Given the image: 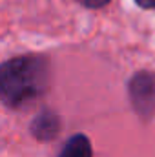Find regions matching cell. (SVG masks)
I'll return each mask as SVG.
<instances>
[{"mask_svg":"<svg viewBox=\"0 0 155 157\" xmlns=\"http://www.w3.org/2000/svg\"><path fill=\"white\" fill-rule=\"evenodd\" d=\"M130 102L142 119H150L155 113V73L139 71L128 82Z\"/></svg>","mask_w":155,"mask_h":157,"instance_id":"2","label":"cell"},{"mask_svg":"<svg viewBox=\"0 0 155 157\" xmlns=\"http://www.w3.org/2000/svg\"><path fill=\"white\" fill-rule=\"evenodd\" d=\"M59 157H93L89 139L86 135H82V133H77V135L70 137L66 141V144L62 146Z\"/></svg>","mask_w":155,"mask_h":157,"instance_id":"4","label":"cell"},{"mask_svg":"<svg viewBox=\"0 0 155 157\" xmlns=\"http://www.w3.org/2000/svg\"><path fill=\"white\" fill-rule=\"evenodd\" d=\"M135 4L142 9H155V0H135Z\"/></svg>","mask_w":155,"mask_h":157,"instance_id":"6","label":"cell"},{"mask_svg":"<svg viewBox=\"0 0 155 157\" xmlns=\"http://www.w3.org/2000/svg\"><path fill=\"white\" fill-rule=\"evenodd\" d=\"M60 130V121L57 117L55 112L51 110H44L35 117L31 124V133L39 139V141H49L53 139Z\"/></svg>","mask_w":155,"mask_h":157,"instance_id":"3","label":"cell"},{"mask_svg":"<svg viewBox=\"0 0 155 157\" xmlns=\"http://www.w3.org/2000/svg\"><path fill=\"white\" fill-rule=\"evenodd\" d=\"M49 60L44 55H20L2 64L0 95L9 108H24L47 91Z\"/></svg>","mask_w":155,"mask_h":157,"instance_id":"1","label":"cell"},{"mask_svg":"<svg viewBox=\"0 0 155 157\" xmlns=\"http://www.w3.org/2000/svg\"><path fill=\"white\" fill-rule=\"evenodd\" d=\"M78 4H82L84 7H91V9H99V7H104L110 0H77Z\"/></svg>","mask_w":155,"mask_h":157,"instance_id":"5","label":"cell"}]
</instances>
